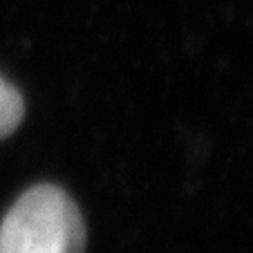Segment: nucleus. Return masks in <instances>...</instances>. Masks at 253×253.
Returning <instances> with one entry per match:
<instances>
[{"label": "nucleus", "instance_id": "nucleus-1", "mask_svg": "<svg viewBox=\"0 0 253 253\" xmlns=\"http://www.w3.org/2000/svg\"><path fill=\"white\" fill-rule=\"evenodd\" d=\"M85 224L63 188L39 184L16 200L0 224V253H83Z\"/></svg>", "mask_w": 253, "mask_h": 253}, {"label": "nucleus", "instance_id": "nucleus-2", "mask_svg": "<svg viewBox=\"0 0 253 253\" xmlns=\"http://www.w3.org/2000/svg\"><path fill=\"white\" fill-rule=\"evenodd\" d=\"M25 103L20 92L0 77V139L9 137L23 121Z\"/></svg>", "mask_w": 253, "mask_h": 253}]
</instances>
